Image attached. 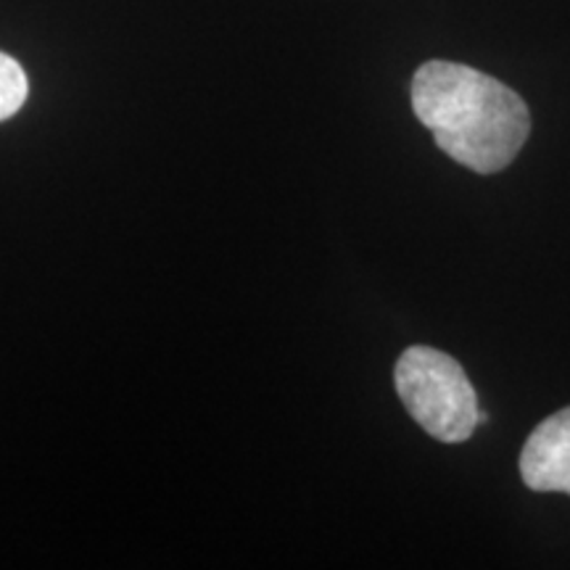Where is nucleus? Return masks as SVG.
<instances>
[{
	"label": "nucleus",
	"mask_w": 570,
	"mask_h": 570,
	"mask_svg": "<svg viewBox=\"0 0 570 570\" xmlns=\"http://www.w3.org/2000/svg\"><path fill=\"white\" fill-rule=\"evenodd\" d=\"M412 111L449 159L479 175L508 169L525 146L531 114L497 77L454 61H425L412 77Z\"/></svg>",
	"instance_id": "obj_1"
},
{
	"label": "nucleus",
	"mask_w": 570,
	"mask_h": 570,
	"mask_svg": "<svg viewBox=\"0 0 570 570\" xmlns=\"http://www.w3.org/2000/svg\"><path fill=\"white\" fill-rule=\"evenodd\" d=\"M396 394L428 436L460 444L479 425V396L454 356L431 346H410L394 370Z\"/></svg>",
	"instance_id": "obj_2"
},
{
	"label": "nucleus",
	"mask_w": 570,
	"mask_h": 570,
	"mask_svg": "<svg viewBox=\"0 0 570 570\" xmlns=\"http://www.w3.org/2000/svg\"><path fill=\"white\" fill-rule=\"evenodd\" d=\"M520 479L537 494L570 497V407L533 428L520 452Z\"/></svg>",
	"instance_id": "obj_3"
},
{
	"label": "nucleus",
	"mask_w": 570,
	"mask_h": 570,
	"mask_svg": "<svg viewBox=\"0 0 570 570\" xmlns=\"http://www.w3.org/2000/svg\"><path fill=\"white\" fill-rule=\"evenodd\" d=\"M27 92H30V82H27L24 69L9 53H0V122H6L24 106Z\"/></svg>",
	"instance_id": "obj_4"
}]
</instances>
